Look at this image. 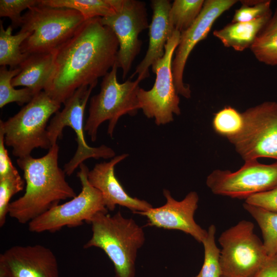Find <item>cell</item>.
<instances>
[{
    "instance_id": "cell-21",
    "label": "cell",
    "mask_w": 277,
    "mask_h": 277,
    "mask_svg": "<svg viewBox=\"0 0 277 277\" xmlns=\"http://www.w3.org/2000/svg\"><path fill=\"white\" fill-rule=\"evenodd\" d=\"M41 3L49 7L76 10L87 20L115 14L121 8L123 0H41Z\"/></svg>"
},
{
    "instance_id": "cell-37",
    "label": "cell",
    "mask_w": 277,
    "mask_h": 277,
    "mask_svg": "<svg viewBox=\"0 0 277 277\" xmlns=\"http://www.w3.org/2000/svg\"><path fill=\"white\" fill-rule=\"evenodd\" d=\"M275 256H277V254H276V255Z\"/></svg>"
},
{
    "instance_id": "cell-24",
    "label": "cell",
    "mask_w": 277,
    "mask_h": 277,
    "mask_svg": "<svg viewBox=\"0 0 277 277\" xmlns=\"http://www.w3.org/2000/svg\"><path fill=\"white\" fill-rule=\"evenodd\" d=\"M204 0H175L171 4L169 20L174 30L181 33L188 29L201 13Z\"/></svg>"
},
{
    "instance_id": "cell-27",
    "label": "cell",
    "mask_w": 277,
    "mask_h": 277,
    "mask_svg": "<svg viewBox=\"0 0 277 277\" xmlns=\"http://www.w3.org/2000/svg\"><path fill=\"white\" fill-rule=\"evenodd\" d=\"M243 126L242 113L230 106H225L217 112L212 120L214 131L227 139L238 134Z\"/></svg>"
},
{
    "instance_id": "cell-32",
    "label": "cell",
    "mask_w": 277,
    "mask_h": 277,
    "mask_svg": "<svg viewBox=\"0 0 277 277\" xmlns=\"http://www.w3.org/2000/svg\"><path fill=\"white\" fill-rule=\"evenodd\" d=\"M245 203L277 212V188L252 195L245 200Z\"/></svg>"
},
{
    "instance_id": "cell-7",
    "label": "cell",
    "mask_w": 277,
    "mask_h": 277,
    "mask_svg": "<svg viewBox=\"0 0 277 277\" xmlns=\"http://www.w3.org/2000/svg\"><path fill=\"white\" fill-rule=\"evenodd\" d=\"M254 228L242 220L220 235L222 277H253L269 258Z\"/></svg>"
},
{
    "instance_id": "cell-31",
    "label": "cell",
    "mask_w": 277,
    "mask_h": 277,
    "mask_svg": "<svg viewBox=\"0 0 277 277\" xmlns=\"http://www.w3.org/2000/svg\"><path fill=\"white\" fill-rule=\"evenodd\" d=\"M40 0H1L0 16L7 17L12 27H21L23 24L21 12L39 4Z\"/></svg>"
},
{
    "instance_id": "cell-13",
    "label": "cell",
    "mask_w": 277,
    "mask_h": 277,
    "mask_svg": "<svg viewBox=\"0 0 277 277\" xmlns=\"http://www.w3.org/2000/svg\"><path fill=\"white\" fill-rule=\"evenodd\" d=\"M101 19L103 24L112 30L118 40L119 49L116 63L122 69L124 80L141 49L143 43L138 36L149 28L145 3L138 0H123L121 8L115 14L101 17Z\"/></svg>"
},
{
    "instance_id": "cell-28",
    "label": "cell",
    "mask_w": 277,
    "mask_h": 277,
    "mask_svg": "<svg viewBox=\"0 0 277 277\" xmlns=\"http://www.w3.org/2000/svg\"><path fill=\"white\" fill-rule=\"evenodd\" d=\"M250 49L259 62L277 66V30L258 35Z\"/></svg>"
},
{
    "instance_id": "cell-33",
    "label": "cell",
    "mask_w": 277,
    "mask_h": 277,
    "mask_svg": "<svg viewBox=\"0 0 277 277\" xmlns=\"http://www.w3.org/2000/svg\"><path fill=\"white\" fill-rule=\"evenodd\" d=\"M4 133L0 130V178L18 172L5 147Z\"/></svg>"
},
{
    "instance_id": "cell-25",
    "label": "cell",
    "mask_w": 277,
    "mask_h": 277,
    "mask_svg": "<svg viewBox=\"0 0 277 277\" xmlns=\"http://www.w3.org/2000/svg\"><path fill=\"white\" fill-rule=\"evenodd\" d=\"M20 68L7 69L6 66L0 68V108L9 103L15 102L22 106L31 101L35 94L29 88L16 89L11 84L12 80L20 72Z\"/></svg>"
},
{
    "instance_id": "cell-15",
    "label": "cell",
    "mask_w": 277,
    "mask_h": 277,
    "mask_svg": "<svg viewBox=\"0 0 277 277\" xmlns=\"http://www.w3.org/2000/svg\"><path fill=\"white\" fill-rule=\"evenodd\" d=\"M166 202L162 206L153 208L137 214L147 217V226L168 230H177L192 236L202 243L207 231L201 228L194 219L198 207L199 196L191 191L181 201L175 200L167 189L163 190Z\"/></svg>"
},
{
    "instance_id": "cell-11",
    "label": "cell",
    "mask_w": 277,
    "mask_h": 277,
    "mask_svg": "<svg viewBox=\"0 0 277 277\" xmlns=\"http://www.w3.org/2000/svg\"><path fill=\"white\" fill-rule=\"evenodd\" d=\"M243 126L228 139L245 161L265 157L277 160V102L266 101L242 112Z\"/></svg>"
},
{
    "instance_id": "cell-17",
    "label": "cell",
    "mask_w": 277,
    "mask_h": 277,
    "mask_svg": "<svg viewBox=\"0 0 277 277\" xmlns=\"http://www.w3.org/2000/svg\"><path fill=\"white\" fill-rule=\"evenodd\" d=\"M128 155L124 153L114 156L109 162L95 164L88 172V180L101 192L108 210L113 211L118 205L127 208L134 213L146 211L152 207V205L145 200L129 195L114 173L115 166Z\"/></svg>"
},
{
    "instance_id": "cell-18",
    "label": "cell",
    "mask_w": 277,
    "mask_h": 277,
    "mask_svg": "<svg viewBox=\"0 0 277 277\" xmlns=\"http://www.w3.org/2000/svg\"><path fill=\"white\" fill-rule=\"evenodd\" d=\"M171 6L169 0L151 1L153 15L149 26L148 48L144 58L137 66L130 79L136 74L137 78L141 81L148 77L150 66L164 56L165 45L175 31L169 20Z\"/></svg>"
},
{
    "instance_id": "cell-1",
    "label": "cell",
    "mask_w": 277,
    "mask_h": 277,
    "mask_svg": "<svg viewBox=\"0 0 277 277\" xmlns=\"http://www.w3.org/2000/svg\"><path fill=\"white\" fill-rule=\"evenodd\" d=\"M101 18L85 21L53 52L54 73L44 91L60 104L82 86H96L116 62L118 40Z\"/></svg>"
},
{
    "instance_id": "cell-36",
    "label": "cell",
    "mask_w": 277,
    "mask_h": 277,
    "mask_svg": "<svg viewBox=\"0 0 277 277\" xmlns=\"http://www.w3.org/2000/svg\"><path fill=\"white\" fill-rule=\"evenodd\" d=\"M194 277H199V275L197 274V275L195 276Z\"/></svg>"
},
{
    "instance_id": "cell-3",
    "label": "cell",
    "mask_w": 277,
    "mask_h": 277,
    "mask_svg": "<svg viewBox=\"0 0 277 277\" xmlns=\"http://www.w3.org/2000/svg\"><path fill=\"white\" fill-rule=\"evenodd\" d=\"M90 224L92 236L84 248L102 249L113 264L115 277H135L137 252L145 240L143 228L120 211L98 212Z\"/></svg>"
},
{
    "instance_id": "cell-34",
    "label": "cell",
    "mask_w": 277,
    "mask_h": 277,
    "mask_svg": "<svg viewBox=\"0 0 277 277\" xmlns=\"http://www.w3.org/2000/svg\"><path fill=\"white\" fill-rule=\"evenodd\" d=\"M253 277H277V256L269 257Z\"/></svg>"
},
{
    "instance_id": "cell-9",
    "label": "cell",
    "mask_w": 277,
    "mask_h": 277,
    "mask_svg": "<svg viewBox=\"0 0 277 277\" xmlns=\"http://www.w3.org/2000/svg\"><path fill=\"white\" fill-rule=\"evenodd\" d=\"M77 173L82 185L81 192L71 200L57 205L34 218L28 223L30 231L54 232L64 227H76L84 222L90 224L100 212H108L101 192L88 180L89 169L84 163L79 166Z\"/></svg>"
},
{
    "instance_id": "cell-2",
    "label": "cell",
    "mask_w": 277,
    "mask_h": 277,
    "mask_svg": "<svg viewBox=\"0 0 277 277\" xmlns=\"http://www.w3.org/2000/svg\"><path fill=\"white\" fill-rule=\"evenodd\" d=\"M58 152L56 144L41 157L30 155L16 160L24 172L26 190L23 196L10 202L8 215L18 223H29L61 201L76 195L66 180L65 171L58 166Z\"/></svg>"
},
{
    "instance_id": "cell-16",
    "label": "cell",
    "mask_w": 277,
    "mask_h": 277,
    "mask_svg": "<svg viewBox=\"0 0 277 277\" xmlns=\"http://www.w3.org/2000/svg\"><path fill=\"white\" fill-rule=\"evenodd\" d=\"M0 277H60L57 259L42 245L13 246L0 255Z\"/></svg>"
},
{
    "instance_id": "cell-19",
    "label": "cell",
    "mask_w": 277,
    "mask_h": 277,
    "mask_svg": "<svg viewBox=\"0 0 277 277\" xmlns=\"http://www.w3.org/2000/svg\"><path fill=\"white\" fill-rule=\"evenodd\" d=\"M19 73L11 81L13 87L24 86L34 93L48 87L54 70V53L29 55L21 64Z\"/></svg>"
},
{
    "instance_id": "cell-6",
    "label": "cell",
    "mask_w": 277,
    "mask_h": 277,
    "mask_svg": "<svg viewBox=\"0 0 277 277\" xmlns=\"http://www.w3.org/2000/svg\"><path fill=\"white\" fill-rule=\"evenodd\" d=\"M118 68L115 63L103 77L98 93L90 98L84 130L92 142L96 140L98 127L103 123L108 121L107 133L112 138L119 118L125 114L134 116L141 109L137 93L141 81L129 78L120 83L117 79Z\"/></svg>"
},
{
    "instance_id": "cell-29",
    "label": "cell",
    "mask_w": 277,
    "mask_h": 277,
    "mask_svg": "<svg viewBox=\"0 0 277 277\" xmlns=\"http://www.w3.org/2000/svg\"><path fill=\"white\" fill-rule=\"evenodd\" d=\"M25 180L18 172L0 178V227L6 223L11 197L23 190Z\"/></svg>"
},
{
    "instance_id": "cell-30",
    "label": "cell",
    "mask_w": 277,
    "mask_h": 277,
    "mask_svg": "<svg viewBox=\"0 0 277 277\" xmlns=\"http://www.w3.org/2000/svg\"><path fill=\"white\" fill-rule=\"evenodd\" d=\"M240 2L242 5L235 10L231 23L250 22L271 12V2L269 0H245Z\"/></svg>"
},
{
    "instance_id": "cell-4",
    "label": "cell",
    "mask_w": 277,
    "mask_h": 277,
    "mask_svg": "<svg viewBox=\"0 0 277 277\" xmlns=\"http://www.w3.org/2000/svg\"><path fill=\"white\" fill-rule=\"evenodd\" d=\"M85 21L76 10L44 5L40 0L23 15L20 31L29 35L21 45L22 52L27 55L53 53Z\"/></svg>"
},
{
    "instance_id": "cell-12",
    "label": "cell",
    "mask_w": 277,
    "mask_h": 277,
    "mask_svg": "<svg viewBox=\"0 0 277 277\" xmlns=\"http://www.w3.org/2000/svg\"><path fill=\"white\" fill-rule=\"evenodd\" d=\"M206 185L216 195L246 200L277 188V161L266 165L251 160L234 172L215 170L207 176Z\"/></svg>"
},
{
    "instance_id": "cell-14",
    "label": "cell",
    "mask_w": 277,
    "mask_h": 277,
    "mask_svg": "<svg viewBox=\"0 0 277 277\" xmlns=\"http://www.w3.org/2000/svg\"><path fill=\"white\" fill-rule=\"evenodd\" d=\"M238 2L236 0H206L203 9L193 24L181 33L180 41L174 52L172 70L175 87L179 95L189 98L191 90L183 82L185 67L195 45L205 39L215 21Z\"/></svg>"
},
{
    "instance_id": "cell-23",
    "label": "cell",
    "mask_w": 277,
    "mask_h": 277,
    "mask_svg": "<svg viewBox=\"0 0 277 277\" xmlns=\"http://www.w3.org/2000/svg\"><path fill=\"white\" fill-rule=\"evenodd\" d=\"M243 207L255 220L263 238V244L269 257L277 254V212L269 211L246 203Z\"/></svg>"
},
{
    "instance_id": "cell-20",
    "label": "cell",
    "mask_w": 277,
    "mask_h": 277,
    "mask_svg": "<svg viewBox=\"0 0 277 277\" xmlns=\"http://www.w3.org/2000/svg\"><path fill=\"white\" fill-rule=\"evenodd\" d=\"M271 16L270 12L250 22L231 23L213 34L225 47L243 51L251 47Z\"/></svg>"
},
{
    "instance_id": "cell-26",
    "label": "cell",
    "mask_w": 277,
    "mask_h": 277,
    "mask_svg": "<svg viewBox=\"0 0 277 277\" xmlns=\"http://www.w3.org/2000/svg\"><path fill=\"white\" fill-rule=\"evenodd\" d=\"M216 228L211 225L207 233L202 242L204 249V259L199 277H222L220 263L221 249L215 244Z\"/></svg>"
},
{
    "instance_id": "cell-22",
    "label": "cell",
    "mask_w": 277,
    "mask_h": 277,
    "mask_svg": "<svg viewBox=\"0 0 277 277\" xmlns=\"http://www.w3.org/2000/svg\"><path fill=\"white\" fill-rule=\"evenodd\" d=\"M13 27L9 26L6 29L0 23V65L9 66L10 69L19 68L29 55L23 53L21 45L29 35L27 32L20 31L12 34Z\"/></svg>"
},
{
    "instance_id": "cell-10",
    "label": "cell",
    "mask_w": 277,
    "mask_h": 277,
    "mask_svg": "<svg viewBox=\"0 0 277 277\" xmlns=\"http://www.w3.org/2000/svg\"><path fill=\"white\" fill-rule=\"evenodd\" d=\"M181 33L175 30L165 45L164 56L151 66L156 78L152 88L146 90L140 88L137 98L141 109L149 118H154L160 126L173 121V114H181L180 97L172 70V58L178 46Z\"/></svg>"
},
{
    "instance_id": "cell-8",
    "label": "cell",
    "mask_w": 277,
    "mask_h": 277,
    "mask_svg": "<svg viewBox=\"0 0 277 277\" xmlns=\"http://www.w3.org/2000/svg\"><path fill=\"white\" fill-rule=\"evenodd\" d=\"M94 85L84 86L78 88L64 103V107L57 112L47 127L48 137L51 146L63 137L64 128L71 127L75 133L77 148L72 158L65 164L64 171L70 176L80 164L89 159H108L115 156L114 151L102 145L92 147L86 143L84 137V116L87 103Z\"/></svg>"
},
{
    "instance_id": "cell-5",
    "label": "cell",
    "mask_w": 277,
    "mask_h": 277,
    "mask_svg": "<svg viewBox=\"0 0 277 277\" xmlns=\"http://www.w3.org/2000/svg\"><path fill=\"white\" fill-rule=\"evenodd\" d=\"M61 105L42 91L14 116L5 121H0L5 144L12 147L14 156L21 158L30 155L35 148L49 150L51 147L47 123L51 115L58 111Z\"/></svg>"
},
{
    "instance_id": "cell-35",
    "label": "cell",
    "mask_w": 277,
    "mask_h": 277,
    "mask_svg": "<svg viewBox=\"0 0 277 277\" xmlns=\"http://www.w3.org/2000/svg\"><path fill=\"white\" fill-rule=\"evenodd\" d=\"M277 30V8L275 10L274 13L272 15L266 24L265 27L263 28L259 34L265 33L272 31Z\"/></svg>"
}]
</instances>
